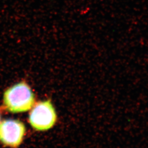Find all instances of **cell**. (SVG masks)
Segmentation results:
<instances>
[{
    "label": "cell",
    "mask_w": 148,
    "mask_h": 148,
    "mask_svg": "<svg viewBox=\"0 0 148 148\" xmlns=\"http://www.w3.org/2000/svg\"><path fill=\"white\" fill-rule=\"evenodd\" d=\"M3 101L7 109L12 112L28 111L35 103V97L30 87L21 81L5 90Z\"/></svg>",
    "instance_id": "6da1fadb"
},
{
    "label": "cell",
    "mask_w": 148,
    "mask_h": 148,
    "mask_svg": "<svg viewBox=\"0 0 148 148\" xmlns=\"http://www.w3.org/2000/svg\"><path fill=\"white\" fill-rule=\"evenodd\" d=\"M25 128L21 122L8 119L0 124V141L5 145L17 147L21 143Z\"/></svg>",
    "instance_id": "3957f363"
},
{
    "label": "cell",
    "mask_w": 148,
    "mask_h": 148,
    "mask_svg": "<svg viewBox=\"0 0 148 148\" xmlns=\"http://www.w3.org/2000/svg\"><path fill=\"white\" fill-rule=\"evenodd\" d=\"M57 115L54 107L49 101L38 103L29 115L32 127L38 131H46L53 127Z\"/></svg>",
    "instance_id": "7a4b0ae2"
}]
</instances>
